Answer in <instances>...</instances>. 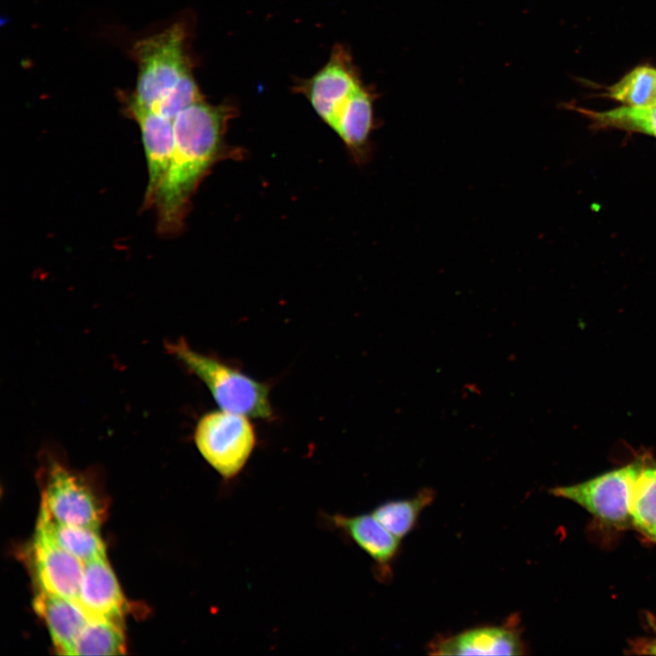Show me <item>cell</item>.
Here are the masks:
<instances>
[{"label": "cell", "mask_w": 656, "mask_h": 656, "mask_svg": "<svg viewBox=\"0 0 656 656\" xmlns=\"http://www.w3.org/2000/svg\"><path fill=\"white\" fill-rule=\"evenodd\" d=\"M231 116L228 105H211L202 99L174 118L173 153L153 207L159 235L169 237L181 231L193 194L225 153L224 135Z\"/></svg>", "instance_id": "obj_1"}, {"label": "cell", "mask_w": 656, "mask_h": 656, "mask_svg": "<svg viewBox=\"0 0 656 656\" xmlns=\"http://www.w3.org/2000/svg\"><path fill=\"white\" fill-rule=\"evenodd\" d=\"M168 350L202 381L219 408L255 419L273 417L267 383L248 375L233 364L194 350L183 339L169 343Z\"/></svg>", "instance_id": "obj_2"}, {"label": "cell", "mask_w": 656, "mask_h": 656, "mask_svg": "<svg viewBox=\"0 0 656 656\" xmlns=\"http://www.w3.org/2000/svg\"><path fill=\"white\" fill-rule=\"evenodd\" d=\"M186 41L184 25L176 23L133 45L131 54L137 62L138 78L129 95L136 102L149 109L191 72Z\"/></svg>", "instance_id": "obj_3"}, {"label": "cell", "mask_w": 656, "mask_h": 656, "mask_svg": "<svg viewBox=\"0 0 656 656\" xmlns=\"http://www.w3.org/2000/svg\"><path fill=\"white\" fill-rule=\"evenodd\" d=\"M194 442L204 460L226 481L238 477L257 445L251 417L219 408L200 417Z\"/></svg>", "instance_id": "obj_4"}, {"label": "cell", "mask_w": 656, "mask_h": 656, "mask_svg": "<svg viewBox=\"0 0 656 656\" xmlns=\"http://www.w3.org/2000/svg\"><path fill=\"white\" fill-rule=\"evenodd\" d=\"M640 461L587 481L553 487L549 493L570 500L605 524L618 528L631 525L630 499Z\"/></svg>", "instance_id": "obj_5"}, {"label": "cell", "mask_w": 656, "mask_h": 656, "mask_svg": "<svg viewBox=\"0 0 656 656\" xmlns=\"http://www.w3.org/2000/svg\"><path fill=\"white\" fill-rule=\"evenodd\" d=\"M42 503L62 524L98 528L102 522L103 510L93 490L59 463L50 466Z\"/></svg>", "instance_id": "obj_6"}, {"label": "cell", "mask_w": 656, "mask_h": 656, "mask_svg": "<svg viewBox=\"0 0 656 656\" xmlns=\"http://www.w3.org/2000/svg\"><path fill=\"white\" fill-rule=\"evenodd\" d=\"M121 100L125 114L132 118L139 128L146 158L148 182L142 209H153L173 153V121L139 105L129 94H122Z\"/></svg>", "instance_id": "obj_7"}, {"label": "cell", "mask_w": 656, "mask_h": 656, "mask_svg": "<svg viewBox=\"0 0 656 656\" xmlns=\"http://www.w3.org/2000/svg\"><path fill=\"white\" fill-rule=\"evenodd\" d=\"M362 85L349 53L336 46L328 62L297 87L332 128L344 104Z\"/></svg>", "instance_id": "obj_8"}, {"label": "cell", "mask_w": 656, "mask_h": 656, "mask_svg": "<svg viewBox=\"0 0 656 656\" xmlns=\"http://www.w3.org/2000/svg\"><path fill=\"white\" fill-rule=\"evenodd\" d=\"M32 559L39 590L76 601L84 563L61 548L39 524L32 545Z\"/></svg>", "instance_id": "obj_9"}, {"label": "cell", "mask_w": 656, "mask_h": 656, "mask_svg": "<svg viewBox=\"0 0 656 656\" xmlns=\"http://www.w3.org/2000/svg\"><path fill=\"white\" fill-rule=\"evenodd\" d=\"M324 523L360 548L374 562L375 576L386 580L399 554L401 539L388 531L371 513L325 514Z\"/></svg>", "instance_id": "obj_10"}, {"label": "cell", "mask_w": 656, "mask_h": 656, "mask_svg": "<svg viewBox=\"0 0 656 656\" xmlns=\"http://www.w3.org/2000/svg\"><path fill=\"white\" fill-rule=\"evenodd\" d=\"M427 650L432 655H523L526 646L518 620H511L436 637Z\"/></svg>", "instance_id": "obj_11"}, {"label": "cell", "mask_w": 656, "mask_h": 656, "mask_svg": "<svg viewBox=\"0 0 656 656\" xmlns=\"http://www.w3.org/2000/svg\"><path fill=\"white\" fill-rule=\"evenodd\" d=\"M76 602L89 619L121 622L125 598L106 557L84 564Z\"/></svg>", "instance_id": "obj_12"}, {"label": "cell", "mask_w": 656, "mask_h": 656, "mask_svg": "<svg viewBox=\"0 0 656 656\" xmlns=\"http://www.w3.org/2000/svg\"><path fill=\"white\" fill-rule=\"evenodd\" d=\"M36 612L47 626L58 653L70 655L82 629L90 620L74 600L39 590L34 600Z\"/></svg>", "instance_id": "obj_13"}, {"label": "cell", "mask_w": 656, "mask_h": 656, "mask_svg": "<svg viewBox=\"0 0 656 656\" xmlns=\"http://www.w3.org/2000/svg\"><path fill=\"white\" fill-rule=\"evenodd\" d=\"M373 97L362 85L344 104L332 129L356 159H364L374 125Z\"/></svg>", "instance_id": "obj_14"}, {"label": "cell", "mask_w": 656, "mask_h": 656, "mask_svg": "<svg viewBox=\"0 0 656 656\" xmlns=\"http://www.w3.org/2000/svg\"><path fill=\"white\" fill-rule=\"evenodd\" d=\"M37 524L44 527L54 540L84 564L106 557L105 544L98 528L70 526L54 520L41 504Z\"/></svg>", "instance_id": "obj_15"}, {"label": "cell", "mask_w": 656, "mask_h": 656, "mask_svg": "<svg viewBox=\"0 0 656 656\" xmlns=\"http://www.w3.org/2000/svg\"><path fill=\"white\" fill-rule=\"evenodd\" d=\"M630 511L636 530L656 542V463L652 460H640Z\"/></svg>", "instance_id": "obj_16"}, {"label": "cell", "mask_w": 656, "mask_h": 656, "mask_svg": "<svg viewBox=\"0 0 656 656\" xmlns=\"http://www.w3.org/2000/svg\"><path fill=\"white\" fill-rule=\"evenodd\" d=\"M432 488H422L416 495L402 499L388 500L377 505L372 514L393 535L403 539L415 528L425 508L435 499Z\"/></svg>", "instance_id": "obj_17"}, {"label": "cell", "mask_w": 656, "mask_h": 656, "mask_svg": "<svg viewBox=\"0 0 656 656\" xmlns=\"http://www.w3.org/2000/svg\"><path fill=\"white\" fill-rule=\"evenodd\" d=\"M125 649L121 622L90 619L77 636L70 655H121Z\"/></svg>", "instance_id": "obj_18"}, {"label": "cell", "mask_w": 656, "mask_h": 656, "mask_svg": "<svg viewBox=\"0 0 656 656\" xmlns=\"http://www.w3.org/2000/svg\"><path fill=\"white\" fill-rule=\"evenodd\" d=\"M579 111L600 127L639 131L656 137V103L646 106H624L608 111Z\"/></svg>", "instance_id": "obj_19"}, {"label": "cell", "mask_w": 656, "mask_h": 656, "mask_svg": "<svg viewBox=\"0 0 656 656\" xmlns=\"http://www.w3.org/2000/svg\"><path fill=\"white\" fill-rule=\"evenodd\" d=\"M608 96L628 106L656 103V69L647 66L633 68L609 88Z\"/></svg>", "instance_id": "obj_20"}, {"label": "cell", "mask_w": 656, "mask_h": 656, "mask_svg": "<svg viewBox=\"0 0 656 656\" xmlns=\"http://www.w3.org/2000/svg\"><path fill=\"white\" fill-rule=\"evenodd\" d=\"M202 99L204 97L192 72H190L157 101L149 110L173 121L182 110Z\"/></svg>", "instance_id": "obj_21"}, {"label": "cell", "mask_w": 656, "mask_h": 656, "mask_svg": "<svg viewBox=\"0 0 656 656\" xmlns=\"http://www.w3.org/2000/svg\"><path fill=\"white\" fill-rule=\"evenodd\" d=\"M647 652L650 654H656V640L649 643L646 648Z\"/></svg>", "instance_id": "obj_22"}]
</instances>
